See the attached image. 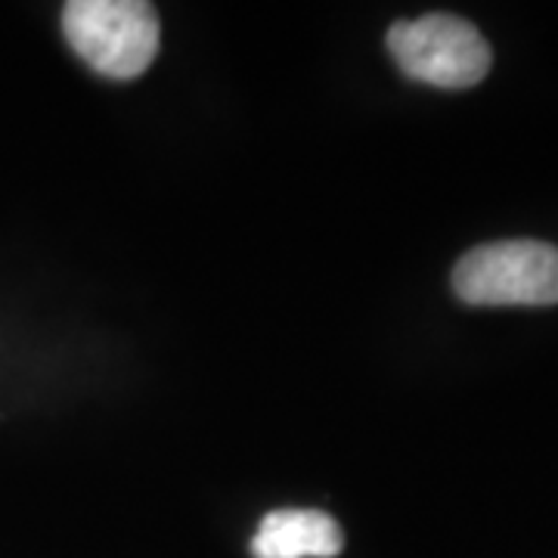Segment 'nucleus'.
<instances>
[{"label":"nucleus","mask_w":558,"mask_h":558,"mask_svg":"<svg viewBox=\"0 0 558 558\" xmlns=\"http://www.w3.org/2000/svg\"><path fill=\"white\" fill-rule=\"evenodd\" d=\"M453 292L472 307L558 304V248L539 240L478 245L457 260Z\"/></svg>","instance_id":"1"},{"label":"nucleus","mask_w":558,"mask_h":558,"mask_svg":"<svg viewBox=\"0 0 558 558\" xmlns=\"http://www.w3.org/2000/svg\"><path fill=\"white\" fill-rule=\"evenodd\" d=\"M62 32L81 60L112 81H131L159 53V16L143 0H72Z\"/></svg>","instance_id":"2"},{"label":"nucleus","mask_w":558,"mask_h":558,"mask_svg":"<svg viewBox=\"0 0 558 558\" xmlns=\"http://www.w3.org/2000/svg\"><path fill=\"white\" fill-rule=\"evenodd\" d=\"M388 50L407 78L440 90L475 87L487 78L494 62L490 44L478 28L450 13L395 22L388 32Z\"/></svg>","instance_id":"3"},{"label":"nucleus","mask_w":558,"mask_h":558,"mask_svg":"<svg viewBox=\"0 0 558 558\" xmlns=\"http://www.w3.org/2000/svg\"><path fill=\"white\" fill-rule=\"evenodd\" d=\"M341 549L339 521L317 509H274L252 539L255 558H336Z\"/></svg>","instance_id":"4"}]
</instances>
